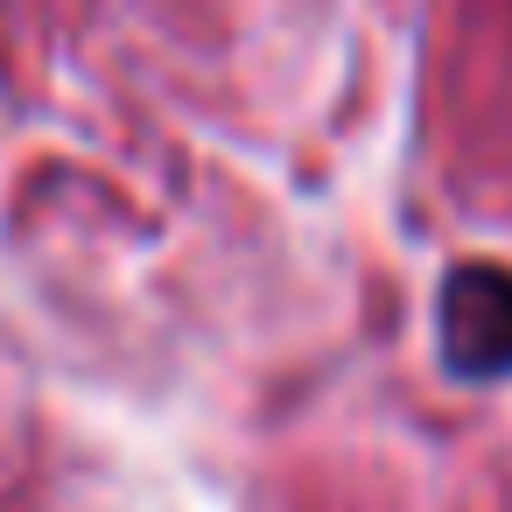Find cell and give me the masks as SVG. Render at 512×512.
Wrapping results in <instances>:
<instances>
[{
  "label": "cell",
  "mask_w": 512,
  "mask_h": 512,
  "mask_svg": "<svg viewBox=\"0 0 512 512\" xmlns=\"http://www.w3.org/2000/svg\"><path fill=\"white\" fill-rule=\"evenodd\" d=\"M435 330H442L449 372H463V379H505L512 372V267L463 260L442 281Z\"/></svg>",
  "instance_id": "cell-1"
}]
</instances>
